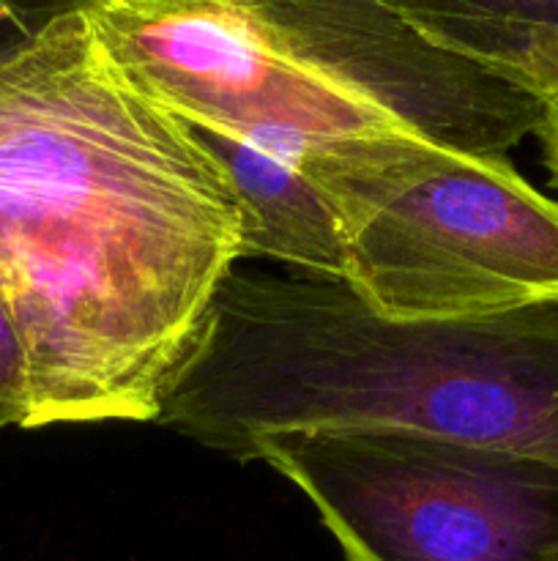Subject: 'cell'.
Returning <instances> with one entry per match:
<instances>
[{"instance_id": "obj_7", "label": "cell", "mask_w": 558, "mask_h": 561, "mask_svg": "<svg viewBox=\"0 0 558 561\" xmlns=\"http://www.w3.org/2000/svg\"><path fill=\"white\" fill-rule=\"evenodd\" d=\"M416 33L545 102L558 93V0H381Z\"/></svg>"}, {"instance_id": "obj_1", "label": "cell", "mask_w": 558, "mask_h": 561, "mask_svg": "<svg viewBox=\"0 0 558 561\" xmlns=\"http://www.w3.org/2000/svg\"><path fill=\"white\" fill-rule=\"evenodd\" d=\"M241 257L233 197L91 14L0 64V301L33 427L156 422Z\"/></svg>"}, {"instance_id": "obj_6", "label": "cell", "mask_w": 558, "mask_h": 561, "mask_svg": "<svg viewBox=\"0 0 558 561\" xmlns=\"http://www.w3.org/2000/svg\"><path fill=\"white\" fill-rule=\"evenodd\" d=\"M186 121V118H184ZM217 162L241 230V257H268L306 277L342 283L345 252L332 206L301 170L295 146L186 121Z\"/></svg>"}, {"instance_id": "obj_8", "label": "cell", "mask_w": 558, "mask_h": 561, "mask_svg": "<svg viewBox=\"0 0 558 561\" xmlns=\"http://www.w3.org/2000/svg\"><path fill=\"white\" fill-rule=\"evenodd\" d=\"M102 0H0V64L42 42L60 22L93 14Z\"/></svg>"}, {"instance_id": "obj_9", "label": "cell", "mask_w": 558, "mask_h": 561, "mask_svg": "<svg viewBox=\"0 0 558 561\" xmlns=\"http://www.w3.org/2000/svg\"><path fill=\"white\" fill-rule=\"evenodd\" d=\"M33 420L31 376L20 332L0 301V427H27Z\"/></svg>"}, {"instance_id": "obj_5", "label": "cell", "mask_w": 558, "mask_h": 561, "mask_svg": "<svg viewBox=\"0 0 558 561\" xmlns=\"http://www.w3.org/2000/svg\"><path fill=\"white\" fill-rule=\"evenodd\" d=\"M348 561H558V460L394 427L252 444Z\"/></svg>"}, {"instance_id": "obj_4", "label": "cell", "mask_w": 558, "mask_h": 561, "mask_svg": "<svg viewBox=\"0 0 558 561\" xmlns=\"http://www.w3.org/2000/svg\"><path fill=\"white\" fill-rule=\"evenodd\" d=\"M345 252L342 283L397 321L558 305V203L501 153L416 135L295 146Z\"/></svg>"}, {"instance_id": "obj_10", "label": "cell", "mask_w": 558, "mask_h": 561, "mask_svg": "<svg viewBox=\"0 0 558 561\" xmlns=\"http://www.w3.org/2000/svg\"><path fill=\"white\" fill-rule=\"evenodd\" d=\"M536 135L542 137L547 170L553 175V184L558 186V93H553V96H547L542 102V121Z\"/></svg>"}, {"instance_id": "obj_3", "label": "cell", "mask_w": 558, "mask_h": 561, "mask_svg": "<svg viewBox=\"0 0 558 561\" xmlns=\"http://www.w3.org/2000/svg\"><path fill=\"white\" fill-rule=\"evenodd\" d=\"M91 16L175 115L284 146L416 135L503 157L542 121L539 96L381 0H102Z\"/></svg>"}, {"instance_id": "obj_2", "label": "cell", "mask_w": 558, "mask_h": 561, "mask_svg": "<svg viewBox=\"0 0 558 561\" xmlns=\"http://www.w3.org/2000/svg\"><path fill=\"white\" fill-rule=\"evenodd\" d=\"M156 422L239 460L274 433L323 427L558 460V305L397 321L345 283L233 268Z\"/></svg>"}]
</instances>
